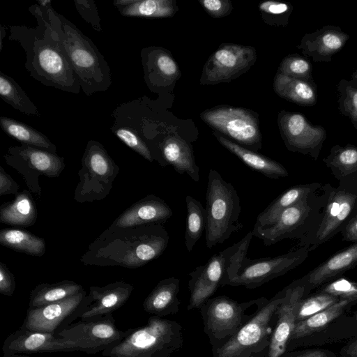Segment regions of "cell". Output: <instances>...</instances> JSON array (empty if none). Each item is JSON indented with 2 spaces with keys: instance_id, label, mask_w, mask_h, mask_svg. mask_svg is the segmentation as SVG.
Here are the masks:
<instances>
[{
  "instance_id": "cell-1",
  "label": "cell",
  "mask_w": 357,
  "mask_h": 357,
  "mask_svg": "<svg viewBox=\"0 0 357 357\" xmlns=\"http://www.w3.org/2000/svg\"><path fill=\"white\" fill-rule=\"evenodd\" d=\"M29 11L36 18V27L10 26V40L20 43L26 53L25 68L41 84L78 94L81 86L67 55L59 35L46 10L38 4L31 5Z\"/></svg>"
},
{
  "instance_id": "cell-2",
  "label": "cell",
  "mask_w": 357,
  "mask_h": 357,
  "mask_svg": "<svg viewBox=\"0 0 357 357\" xmlns=\"http://www.w3.org/2000/svg\"><path fill=\"white\" fill-rule=\"evenodd\" d=\"M169 240L163 225H112L89 244L79 261L86 266L137 268L160 257Z\"/></svg>"
},
{
  "instance_id": "cell-3",
  "label": "cell",
  "mask_w": 357,
  "mask_h": 357,
  "mask_svg": "<svg viewBox=\"0 0 357 357\" xmlns=\"http://www.w3.org/2000/svg\"><path fill=\"white\" fill-rule=\"evenodd\" d=\"M43 8L59 35L84 94L89 96L106 91L112 83L111 68L96 45L73 22L56 13L51 3Z\"/></svg>"
},
{
  "instance_id": "cell-4",
  "label": "cell",
  "mask_w": 357,
  "mask_h": 357,
  "mask_svg": "<svg viewBox=\"0 0 357 357\" xmlns=\"http://www.w3.org/2000/svg\"><path fill=\"white\" fill-rule=\"evenodd\" d=\"M183 345L182 326L153 315L140 327L128 330L115 344L102 351L105 357H171Z\"/></svg>"
},
{
  "instance_id": "cell-5",
  "label": "cell",
  "mask_w": 357,
  "mask_h": 357,
  "mask_svg": "<svg viewBox=\"0 0 357 357\" xmlns=\"http://www.w3.org/2000/svg\"><path fill=\"white\" fill-rule=\"evenodd\" d=\"M241 211L240 198L234 186L225 181L213 169L208 176L206 189L205 237L208 248L228 239L240 231L243 224L238 222Z\"/></svg>"
},
{
  "instance_id": "cell-6",
  "label": "cell",
  "mask_w": 357,
  "mask_h": 357,
  "mask_svg": "<svg viewBox=\"0 0 357 357\" xmlns=\"http://www.w3.org/2000/svg\"><path fill=\"white\" fill-rule=\"evenodd\" d=\"M333 187L331 183L323 184L307 198L284 211L273 225L254 227L253 236L261 239L266 246L285 238L301 240L321 220Z\"/></svg>"
},
{
  "instance_id": "cell-7",
  "label": "cell",
  "mask_w": 357,
  "mask_h": 357,
  "mask_svg": "<svg viewBox=\"0 0 357 357\" xmlns=\"http://www.w3.org/2000/svg\"><path fill=\"white\" fill-rule=\"evenodd\" d=\"M266 301L265 297L243 303L226 296L209 298L199 310L212 352L229 341Z\"/></svg>"
},
{
  "instance_id": "cell-8",
  "label": "cell",
  "mask_w": 357,
  "mask_h": 357,
  "mask_svg": "<svg viewBox=\"0 0 357 357\" xmlns=\"http://www.w3.org/2000/svg\"><path fill=\"white\" fill-rule=\"evenodd\" d=\"M283 289L267 299L257 314L229 341L212 352L213 357H267Z\"/></svg>"
},
{
  "instance_id": "cell-9",
  "label": "cell",
  "mask_w": 357,
  "mask_h": 357,
  "mask_svg": "<svg viewBox=\"0 0 357 357\" xmlns=\"http://www.w3.org/2000/svg\"><path fill=\"white\" fill-rule=\"evenodd\" d=\"M357 207V173L339 180L333 187L321 220L305 237L298 241V248L310 252L340 232Z\"/></svg>"
},
{
  "instance_id": "cell-10",
  "label": "cell",
  "mask_w": 357,
  "mask_h": 357,
  "mask_svg": "<svg viewBox=\"0 0 357 357\" xmlns=\"http://www.w3.org/2000/svg\"><path fill=\"white\" fill-rule=\"evenodd\" d=\"M309 252L308 248L301 247L277 257L256 259L243 254L229 268L221 286H242L250 289L259 287L300 266L307 259Z\"/></svg>"
},
{
  "instance_id": "cell-11",
  "label": "cell",
  "mask_w": 357,
  "mask_h": 357,
  "mask_svg": "<svg viewBox=\"0 0 357 357\" xmlns=\"http://www.w3.org/2000/svg\"><path fill=\"white\" fill-rule=\"evenodd\" d=\"M78 172L79 183L74 199L80 204L100 201L110 192L119 167L109 156L103 145L90 139L87 142Z\"/></svg>"
},
{
  "instance_id": "cell-12",
  "label": "cell",
  "mask_w": 357,
  "mask_h": 357,
  "mask_svg": "<svg viewBox=\"0 0 357 357\" xmlns=\"http://www.w3.org/2000/svg\"><path fill=\"white\" fill-rule=\"evenodd\" d=\"M252 231L248 232L238 243L213 255L208 261L188 273L190 292L188 310L199 309L215 294L235 261L247 253Z\"/></svg>"
},
{
  "instance_id": "cell-13",
  "label": "cell",
  "mask_w": 357,
  "mask_h": 357,
  "mask_svg": "<svg viewBox=\"0 0 357 357\" xmlns=\"http://www.w3.org/2000/svg\"><path fill=\"white\" fill-rule=\"evenodd\" d=\"M6 164L22 175L29 191L40 197L42 190L39 177L55 178L65 167L64 158L35 146H10L3 155Z\"/></svg>"
},
{
  "instance_id": "cell-14",
  "label": "cell",
  "mask_w": 357,
  "mask_h": 357,
  "mask_svg": "<svg viewBox=\"0 0 357 357\" xmlns=\"http://www.w3.org/2000/svg\"><path fill=\"white\" fill-rule=\"evenodd\" d=\"M201 119L218 133L233 139L248 149L255 151L261 146L258 118L250 110L217 107L203 112Z\"/></svg>"
},
{
  "instance_id": "cell-15",
  "label": "cell",
  "mask_w": 357,
  "mask_h": 357,
  "mask_svg": "<svg viewBox=\"0 0 357 357\" xmlns=\"http://www.w3.org/2000/svg\"><path fill=\"white\" fill-rule=\"evenodd\" d=\"M90 301L83 289L64 300L40 307H29L22 328L57 335L79 318Z\"/></svg>"
},
{
  "instance_id": "cell-16",
  "label": "cell",
  "mask_w": 357,
  "mask_h": 357,
  "mask_svg": "<svg viewBox=\"0 0 357 357\" xmlns=\"http://www.w3.org/2000/svg\"><path fill=\"white\" fill-rule=\"evenodd\" d=\"M257 58L253 47L222 44L204 66L200 84H217L229 82L247 72Z\"/></svg>"
},
{
  "instance_id": "cell-17",
  "label": "cell",
  "mask_w": 357,
  "mask_h": 357,
  "mask_svg": "<svg viewBox=\"0 0 357 357\" xmlns=\"http://www.w3.org/2000/svg\"><path fill=\"white\" fill-rule=\"evenodd\" d=\"M278 124L287 149L295 153L309 155L317 160L326 139V129L313 125L298 112L282 110Z\"/></svg>"
},
{
  "instance_id": "cell-18",
  "label": "cell",
  "mask_w": 357,
  "mask_h": 357,
  "mask_svg": "<svg viewBox=\"0 0 357 357\" xmlns=\"http://www.w3.org/2000/svg\"><path fill=\"white\" fill-rule=\"evenodd\" d=\"M284 289V297L276 310L277 319L267 357H281L286 352L296 324L298 306L311 290L306 275L291 282Z\"/></svg>"
},
{
  "instance_id": "cell-19",
  "label": "cell",
  "mask_w": 357,
  "mask_h": 357,
  "mask_svg": "<svg viewBox=\"0 0 357 357\" xmlns=\"http://www.w3.org/2000/svg\"><path fill=\"white\" fill-rule=\"evenodd\" d=\"M127 331H120L115 325L112 314L99 319L72 324L57 334L60 337L81 343L86 354L102 351L121 340Z\"/></svg>"
},
{
  "instance_id": "cell-20",
  "label": "cell",
  "mask_w": 357,
  "mask_h": 357,
  "mask_svg": "<svg viewBox=\"0 0 357 357\" xmlns=\"http://www.w3.org/2000/svg\"><path fill=\"white\" fill-rule=\"evenodd\" d=\"M2 351L3 357L46 352L86 353L85 347L79 342L51 333L31 331L22 327L10 334L4 340Z\"/></svg>"
},
{
  "instance_id": "cell-21",
  "label": "cell",
  "mask_w": 357,
  "mask_h": 357,
  "mask_svg": "<svg viewBox=\"0 0 357 357\" xmlns=\"http://www.w3.org/2000/svg\"><path fill=\"white\" fill-rule=\"evenodd\" d=\"M153 160L162 166L172 165L180 174H187L194 181H199V169L193 150L184 139L168 135L162 141L147 145Z\"/></svg>"
},
{
  "instance_id": "cell-22",
  "label": "cell",
  "mask_w": 357,
  "mask_h": 357,
  "mask_svg": "<svg viewBox=\"0 0 357 357\" xmlns=\"http://www.w3.org/2000/svg\"><path fill=\"white\" fill-rule=\"evenodd\" d=\"M144 80L150 91L160 92L180 77L176 61L169 52L159 47H149L141 51Z\"/></svg>"
},
{
  "instance_id": "cell-23",
  "label": "cell",
  "mask_w": 357,
  "mask_h": 357,
  "mask_svg": "<svg viewBox=\"0 0 357 357\" xmlns=\"http://www.w3.org/2000/svg\"><path fill=\"white\" fill-rule=\"evenodd\" d=\"M132 290L131 284L122 280L104 287H90L87 295L90 303L80 316V320L90 321L112 314L127 302Z\"/></svg>"
},
{
  "instance_id": "cell-24",
  "label": "cell",
  "mask_w": 357,
  "mask_h": 357,
  "mask_svg": "<svg viewBox=\"0 0 357 357\" xmlns=\"http://www.w3.org/2000/svg\"><path fill=\"white\" fill-rule=\"evenodd\" d=\"M349 35L338 26L326 25L305 33L297 47L314 62H330L349 39Z\"/></svg>"
},
{
  "instance_id": "cell-25",
  "label": "cell",
  "mask_w": 357,
  "mask_h": 357,
  "mask_svg": "<svg viewBox=\"0 0 357 357\" xmlns=\"http://www.w3.org/2000/svg\"><path fill=\"white\" fill-rule=\"evenodd\" d=\"M172 214V208L163 199L154 195H148L125 210L112 225L132 227L153 224L164 225Z\"/></svg>"
},
{
  "instance_id": "cell-26",
  "label": "cell",
  "mask_w": 357,
  "mask_h": 357,
  "mask_svg": "<svg viewBox=\"0 0 357 357\" xmlns=\"http://www.w3.org/2000/svg\"><path fill=\"white\" fill-rule=\"evenodd\" d=\"M356 266L357 242L335 253L306 274L310 288L321 287Z\"/></svg>"
},
{
  "instance_id": "cell-27",
  "label": "cell",
  "mask_w": 357,
  "mask_h": 357,
  "mask_svg": "<svg viewBox=\"0 0 357 357\" xmlns=\"http://www.w3.org/2000/svg\"><path fill=\"white\" fill-rule=\"evenodd\" d=\"M322 185L321 183L312 182L290 187L258 215L254 227H266L273 225L284 211L307 198Z\"/></svg>"
},
{
  "instance_id": "cell-28",
  "label": "cell",
  "mask_w": 357,
  "mask_h": 357,
  "mask_svg": "<svg viewBox=\"0 0 357 357\" xmlns=\"http://www.w3.org/2000/svg\"><path fill=\"white\" fill-rule=\"evenodd\" d=\"M179 284L180 280L175 277L160 280L144 301V310L160 317L177 313L181 304Z\"/></svg>"
},
{
  "instance_id": "cell-29",
  "label": "cell",
  "mask_w": 357,
  "mask_h": 357,
  "mask_svg": "<svg viewBox=\"0 0 357 357\" xmlns=\"http://www.w3.org/2000/svg\"><path fill=\"white\" fill-rule=\"evenodd\" d=\"M214 135L224 147L253 170L274 179L284 178L289 175L287 169L278 162L248 149L220 135L218 132H215Z\"/></svg>"
},
{
  "instance_id": "cell-30",
  "label": "cell",
  "mask_w": 357,
  "mask_h": 357,
  "mask_svg": "<svg viewBox=\"0 0 357 357\" xmlns=\"http://www.w3.org/2000/svg\"><path fill=\"white\" fill-rule=\"evenodd\" d=\"M38 213L31 193L23 190L15 195L13 201L1 204L0 222L12 226L28 227L33 225Z\"/></svg>"
},
{
  "instance_id": "cell-31",
  "label": "cell",
  "mask_w": 357,
  "mask_h": 357,
  "mask_svg": "<svg viewBox=\"0 0 357 357\" xmlns=\"http://www.w3.org/2000/svg\"><path fill=\"white\" fill-rule=\"evenodd\" d=\"M273 89L281 98L303 106H313L317 103V87L314 82L279 73L275 76Z\"/></svg>"
},
{
  "instance_id": "cell-32",
  "label": "cell",
  "mask_w": 357,
  "mask_h": 357,
  "mask_svg": "<svg viewBox=\"0 0 357 357\" xmlns=\"http://www.w3.org/2000/svg\"><path fill=\"white\" fill-rule=\"evenodd\" d=\"M352 303H354L349 300L341 299L329 307L303 321L297 322L287 346L302 338L309 336L313 333L324 329L331 321L342 314L344 310Z\"/></svg>"
},
{
  "instance_id": "cell-33",
  "label": "cell",
  "mask_w": 357,
  "mask_h": 357,
  "mask_svg": "<svg viewBox=\"0 0 357 357\" xmlns=\"http://www.w3.org/2000/svg\"><path fill=\"white\" fill-rule=\"evenodd\" d=\"M84 289L72 280L38 284L30 293L29 307H40L71 297Z\"/></svg>"
},
{
  "instance_id": "cell-34",
  "label": "cell",
  "mask_w": 357,
  "mask_h": 357,
  "mask_svg": "<svg viewBox=\"0 0 357 357\" xmlns=\"http://www.w3.org/2000/svg\"><path fill=\"white\" fill-rule=\"evenodd\" d=\"M0 126L5 133L19 141L22 144L35 146L56 153V145L45 134L23 122L1 116Z\"/></svg>"
},
{
  "instance_id": "cell-35",
  "label": "cell",
  "mask_w": 357,
  "mask_h": 357,
  "mask_svg": "<svg viewBox=\"0 0 357 357\" xmlns=\"http://www.w3.org/2000/svg\"><path fill=\"white\" fill-rule=\"evenodd\" d=\"M0 244L16 252L36 257L43 256L46 251L44 238L19 229H1Z\"/></svg>"
},
{
  "instance_id": "cell-36",
  "label": "cell",
  "mask_w": 357,
  "mask_h": 357,
  "mask_svg": "<svg viewBox=\"0 0 357 357\" xmlns=\"http://www.w3.org/2000/svg\"><path fill=\"white\" fill-rule=\"evenodd\" d=\"M323 162L338 181L357 173V146L353 144L334 145Z\"/></svg>"
},
{
  "instance_id": "cell-37",
  "label": "cell",
  "mask_w": 357,
  "mask_h": 357,
  "mask_svg": "<svg viewBox=\"0 0 357 357\" xmlns=\"http://www.w3.org/2000/svg\"><path fill=\"white\" fill-rule=\"evenodd\" d=\"M177 10L176 3L172 0H135L132 4L118 9L123 16L142 18L171 17Z\"/></svg>"
},
{
  "instance_id": "cell-38",
  "label": "cell",
  "mask_w": 357,
  "mask_h": 357,
  "mask_svg": "<svg viewBox=\"0 0 357 357\" xmlns=\"http://www.w3.org/2000/svg\"><path fill=\"white\" fill-rule=\"evenodd\" d=\"M0 97L19 112L40 116L36 105L15 79L0 71Z\"/></svg>"
},
{
  "instance_id": "cell-39",
  "label": "cell",
  "mask_w": 357,
  "mask_h": 357,
  "mask_svg": "<svg viewBox=\"0 0 357 357\" xmlns=\"http://www.w3.org/2000/svg\"><path fill=\"white\" fill-rule=\"evenodd\" d=\"M187 217L185 231V244L190 252L201 238L206 228V213L202 204L194 197H185Z\"/></svg>"
},
{
  "instance_id": "cell-40",
  "label": "cell",
  "mask_w": 357,
  "mask_h": 357,
  "mask_svg": "<svg viewBox=\"0 0 357 357\" xmlns=\"http://www.w3.org/2000/svg\"><path fill=\"white\" fill-rule=\"evenodd\" d=\"M338 109L357 129V79H342L337 86Z\"/></svg>"
},
{
  "instance_id": "cell-41",
  "label": "cell",
  "mask_w": 357,
  "mask_h": 357,
  "mask_svg": "<svg viewBox=\"0 0 357 357\" xmlns=\"http://www.w3.org/2000/svg\"><path fill=\"white\" fill-rule=\"evenodd\" d=\"M340 300L336 296L319 291L311 296L305 297L297 310L296 323L329 307Z\"/></svg>"
},
{
  "instance_id": "cell-42",
  "label": "cell",
  "mask_w": 357,
  "mask_h": 357,
  "mask_svg": "<svg viewBox=\"0 0 357 357\" xmlns=\"http://www.w3.org/2000/svg\"><path fill=\"white\" fill-rule=\"evenodd\" d=\"M278 73L306 82H314L310 62L298 54H289L284 57L280 64Z\"/></svg>"
},
{
  "instance_id": "cell-43",
  "label": "cell",
  "mask_w": 357,
  "mask_h": 357,
  "mask_svg": "<svg viewBox=\"0 0 357 357\" xmlns=\"http://www.w3.org/2000/svg\"><path fill=\"white\" fill-rule=\"evenodd\" d=\"M259 9L266 23L275 26H286L293 6L289 3L266 1L259 4Z\"/></svg>"
},
{
  "instance_id": "cell-44",
  "label": "cell",
  "mask_w": 357,
  "mask_h": 357,
  "mask_svg": "<svg viewBox=\"0 0 357 357\" xmlns=\"http://www.w3.org/2000/svg\"><path fill=\"white\" fill-rule=\"evenodd\" d=\"M319 291L357 303V282L344 278H337L321 286Z\"/></svg>"
},
{
  "instance_id": "cell-45",
  "label": "cell",
  "mask_w": 357,
  "mask_h": 357,
  "mask_svg": "<svg viewBox=\"0 0 357 357\" xmlns=\"http://www.w3.org/2000/svg\"><path fill=\"white\" fill-rule=\"evenodd\" d=\"M74 4L82 18L96 31H101L100 17L93 0H74Z\"/></svg>"
},
{
  "instance_id": "cell-46",
  "label": "cell",
  "mask_w": 357,
  "mask_h": 357,
  "mask_svg": "<svg viewBox=\"0 0 357 357\" xmlns=\"http://www.w3.org/2000/svg\"><path fill=\"white\" fill-rule=\"evenodd\" d=\"M202 6L214 18H220L229 15L232 4L229 0H201Z\"/></svg>"
},
{
  "instance_id": "cell-47",
  "label": "cell",
  "mask_w": 357,
  "mask_h": 357,
  "mask_svg": "<svg viewBox=\"0 0 357 357\" xmlns=\"http://www.w3.org/2000/svg\"><path fill=\"white\" fill-rule=\"evenodd\" d=\"M16 287L14 275L7 266L0 262V293L4 296H13Z\"/></svg>"
},
{
  "instance_id": "cell-48",
  "label": "cell",
  "mask_w": 357,
  "mask_h": 357,
  "mask_svg": "<svg viewBox=\"0 0 357 357\" xmlns=\"http://www.w3.org/2000/svg\"><path fill=\"white\" fill-rule=\"evenodd\" d=\"M19 185L9 175L3 167H0V196L13 194L17 195Z\"/></svg>"
},
{
  "instance_id": "cell-49",
  "label": "cell",
  "mask_w": 357,
  "mask_h": 357,
  "mask_svg": "<svg viewBox=\"0 0 357 357\" xmlns=\"http://www.w3.org/2000/svg\"><path fill=\"white\" fill-rule=\"evenodd\" d=\"M342 240L347 242H357V207L340 232Z\"/></svg>"
},
{
  "instance_id": "cell-50",
  "label": "cell",
  "mask_w": 357,
  "mask_h": 357,
  "mask_svg": "<svg viewBox=\"0 0 357 357\" xmlns=\"http://www.w3.org/2000/svg\"><path fill=\"white\" fill-rule=\"evenodd\" d=\"M281 357H329L326 352L321 350H314L305 352L286 351Z\"/></svg>"
},
{
  "instance_id": "cell-51",
  "label": "cell",
  "mask_w": 357,
  "mask_h": 357,
  "mask_svg": "<svg viewBox=\"0 0 357 357\" xmlns=\"http://www.w3.org/2000/svg\"><path fill=\"white\" fill-rule=\"evenodd\" d=\"M344 357H357V340L351 344L344 351H343Z\"/></svg>"
},
{
  "instance_id": "cell-52",
  "label": "cell",
  "mask_w": 357,
  "mask_h": 357,
  "mask_svg": "<svg viewBox=\"0 0 357 357\" xmlns=\"http://www.w3.org/2000/svg\"><path fill=\"white\" fill-rule=\"evenodd\" d=\"M135 1V0H114L113 5L119 9L132 4Z\"/></svg>"
},
{
  "instance_id": "cell-53",
  "label": "cell",
  "mask_w": 357,
  "mask_h": 357,
  "mask_svg": "<svg viewBox=\"0 0 357 357\" xmlns=\"http://www.w3.org/2000/svg\"><path fill=\"white\" fill-rule=\"evenodd\" d=\"M0 27H1L0 28V51H1L2 48H3V40L4 37L6 35V33L7 27L3 26V25H1Z\"/></svg>"
},
{
  "instance_id": "cell-54",
  "label": "cell",
  "mask_w": 357,
  "mask_h": 357,
  "mask_svg": "<svg viewBox=\"0 0 357 357\" xmlns=\"http://www.w3.org/2000/svg\"><path fill=\"white\" fill-rule=\"evenodd\" d=\"M351 77L357 79V69L352 73Z\"/></svg>"
},
{
  "instance_id": "cell-55",
  "label": "cell",
  "mask_w": 357,
  "mask_h": 357,
  "mask_svg": "<svg viewBox=\"0 0 357 357\" xmlns=\"http://www.w3.org/2000/svg\"><path fill=\"white\" fill-rule=\"evenodd\" d=\"M13 357H30L26 354H15Z\"/></svg>"
},
{
  "instance_id": "cell-56",
  "label": "cell",
  "mask_w": 357,
  "mask_h": 357,
  "mask_svg": "<svg viewBox=\"0 0 357 357\" xmlns=\"http://www.w3.org/2000/svg\"><path fill=\"white\" fill-rule=\"evenodd\" d=\"M356 320H357V313H356Z\"/></svg>"
}]
</instances>
